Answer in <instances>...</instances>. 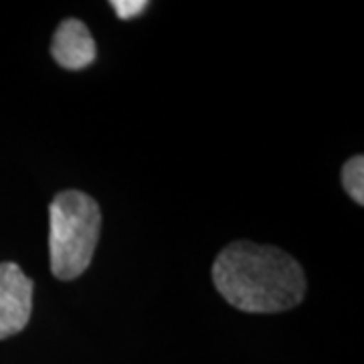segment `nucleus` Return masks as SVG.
I'll list each match as a JSON object with an SVG mask.
<instances>
[{
  "label": "nucleus",
  "mask_w": 364,
  "mask_h": 364,
  "mask_svg": "<svg viewBox=\"0 0 364 364\" xmlns=\"http://www.w3.org/2000/svg\"><path fill=\"white\" fill-rule=\"evenodd\" d=\"M51 53L53 59L63 69L81 71L95 61L97 47L87 26L77 18H67L53 37Z\"/></svg>",
  "instance_id": "20e7f679"
},
{
  "label": "nucleus",
  "mask_w": 364,
  "mask_h": 364,
  "mask_svg": "<svg viewBox=\"0 0 364 364\" xmlns=\"http://www.w3.org/2000/svg\"><path fill=\"white\" fill-rule=\"evenodd\" d=\"M102 210L90 195L65 191L49 207V257L57 279L71 282L90 267L100 241Z\"/></svg>",
  "instance_id": "f03ea898"
},
{
  "label": "nucleus",
  "mask_w": 364,
  "mask_h": 364,
  "mask_svg": "<svg viewBox=\"0 0 364 364\" xmlns=\"http://www.w3.org/2000/svg\"><path fill=\"white\" fill-rule=\"evenodd\" d=\"M33 279L16 263H0V340L23 332L33 312Z\"/></svg>",
  "instance_id": "7ed1b4c3"
},
{
  "label": "nucleus",
  "mask_w": 364,
  "mask_h": 364,
  "mask_svg": "<svg viewBox=\"0 0 364 364\" xmlns=\"http://www.w3.org/2000/svg\"><path fill=\"white\" fill-rule=\"evenodd\" d=\"M342 184L356 205H364V158L352 156L342 168Z\"/></svg>",
  "instance_id": "39448f33"
},
{
  "label": "nucleus",
  "mask_w": 364,
  "mask_h": 364,
  "mask_svg": "<svg viewBox=\"0 0 364 364\" xmlns=\"http://www.w3.org/2000/svg\"><path fill=\"white\" fill-rule=\"evenodd\" d=\"M148 6H150L148 0H114L112 2V9L122 21H130L134 16L142 14Z\"/></svg>",
  "instance_id": "423d86ee"
},
{
  "label": "nucleus",
  "mask_w": 364,
  "mask_h": 364,
  "mask_svg": "<svg viewBox=\"0 0 364 364\" xmlns=\"http://www.w3.org/2000/svg\"><path fill=\"white\" fill-rule=\"evenodd\" d=\"M213 282L237 310L275 314L296 308L306 296V275L289 253L272 245L237 241L213 265Z\"/></svg>",
  "instance_id": "f257e3e1"
}]
</instances>
